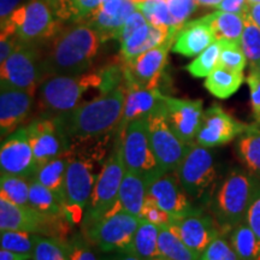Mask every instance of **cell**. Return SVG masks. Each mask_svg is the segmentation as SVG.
<instances>
[{"label": "cell", "instance_id": "obj_1", "mask_svg": "<svg viewBox=\"0 0 260 260\" xmlns=\"http://www.w3.org/2000/svg\"><path fill=\"white\" fill-rule=\"evenodd\" d=\"M125 86L107 94H100L90 102H83L73 111L56 116L71 142H83L109 135L117 130L123 116Z\"/></svg>", "mask_w": 260, "mask_h": 260}, {"label": "cell", "instance_id": "obj_2", "mask_svg": "<svg viewBox=\"0 0 260 260\" xmlns=\"http://www.w3.org/2000/svg\"><path fill=\"white\" fill-rule=\"evenodd\" d=\"M100 42L102 39L95 29L86 23L61 29L46 57L42 58L45 77L87 73L96 57Z\"/></svg>", "mask_w": 260, "mask_h": 260}, {"label": "cell", "instance_id": "obj_3", "mask_svg": "<svg viewBox=\"0 0 260 260\" xmlns=\"http://www.w3.org/2000/svg\"><path fill=\"white\" fill-rule=\"evenodd\" d=\"M259 187V180L248 172L233 170L213 188L209 206L222 233L229 234L234 226L245 222Z\"/></svg>", "mask_w": 260, "mask_h": 260}, {"label": "cell", "instance_id": "obj_4", "mask_svg": "<svg viewBox=\"0 0 260 260\" xmlns=\"http://www.w3.org/2000/svg\"><path fill=\"white\" fill-rule=\"evenodd\" d=\"M100 84L99 71L45 77L38 88V102L42 116L56 117L73 111L83 103L84 94L90 88L99 89Z\"/></svg>", "mask_w": 260, "mask_h": 260}, {"label": "cell", "instance_id": "obj_5", "mask_svg": "<svg viewBox=\"0 0 260 260\" xmlns=\"http://www.w3.org/2000/svg\"><path fill=\"white\" fill-rule=\"evenodd\" d=\"M124 174L125 168L122 158L121 138L117 136L115 148L103 164L92 197L87 205L82 224H81L83 230L102 219L113 209L118 199L119 188H121Z\"/></svg>", "mask_w": 260, "mask_h": 260}, {"label": "cell", "instance_id": "obj_6", "mask_svg": "<svg viewBox=\"0 0 260 260\" xmlns=\"http://www.w3.org/2000/svg\"><path fill=\"white\" fill-rule=\"evenodd\" d=\"M4 23L15 29L19 42L32 46L54 39L61 30L60 19L46 0H29L16 9Z\"/></svg>", "mask_w": 260, "mask_h": 260}, {"label": "cell", "instance_id": "obj_7", "mask_svg": "<svg viewBox=\"0 0 260 260\" xmlns=\"http://www.w3.org/2000/svg\"><path fill=\"white\" fill-rule=\"evenodd\" d=\"M95 157L82 154L74 157L69 152L65 177V211L74 225L82 224L87 205L92 197L99 174L95 172Z\"/></svg>", "mask_w": 260, "mask_h": 260}, {"label": "cell", "instance_id": "obj_8", "mask_svg": "<svg viewBox=\"0 0 260 260\" xmlns=\"http://www.w3.org/2000/svg\"><path fill=\"white\" fill-rule=\"evenodd\" d=\"M118 138H121L122 158L125 171L139 174L147 183L165 174L152 149L147 118L130 122Z\"/></svg>", "mask_w": 260, "mask_h": 260}, {"label": "cell", "instance_id": "obj_9", "mask_svg": "<svg viewBox=\"0 0 260 260\" xmlns=\"http://www.w3.org/2000/svg\"><path fill=\"white\" fill-rule=\"evenodd\" d=\"M176 175L182 188L190 199L200 200L210 198L216 187L217 169L213 153L210 148L198 144L189 149L177 168Z\"/></svg>", "mask_w": 260, "mask_h": 260}, {"label": "cell", "instance_id": "obj_10", "mask_svg": "<svg viewBox=\"0 0 260 260\" xmlns=\"http://www.w3.org/2000/svg\"><path fill=\"white\" fill-rule=\"evenodd\" d=\"M139 217L123 210L112 211L83 230L89 243L104 253L128 251L140 224Z\"/></svg>", "mask_w": 260, "mask_h": 260}, {"label": "cell", "instance_id": "obj_11", "mask_svg": "<svg viewBox=\"0 0 260 260\" xmlns=\"http://www.w3.org/2000/svg\"><path fill=\"white\" fill-rule=\"evenodd\" d=\"M0 65L2 88L24 90L35 95L41 81L45 79L42 58L37 46L32 45L19 42L11 56Z\"/></svg>", "mask_w": 260, "mask_h": 260}, {"label": "cell", "instance_id": "obj_12", "mask_svg": "<svg viewBox=\"0 0 260 260\" xmlns=\"http://www.w3.org/2000/svg\"><path fill=\"white\" fill-rule=\"evenodd\" d=\"M38 168L70 151V141L56 117L41 116L24 126Z\"/></svg>", "mask_w": 260, "mask_h": 260}, {"label": "cell", "instance_id": "obj_13", "mask_svg": "<svg viewBox=\"0 0 260 260\" xmlns=\"http://www.w3.org/2000/svg\"><path fill=\"white\" fill-rule=\"evenodd\" d=\"M147 123L149 141L159 165L165 172H176L189 146L184 144L169 126L162 115V106L147 117Z\"/></svg>", "mask_w": 260, "mask_h": 260}, {"label": "cell", "instance_id": "obj_14", "mask_svg": "<svg viewBox=\"0 0 260 260\" xmlns=\"http://www.w3.org/2000/svg\"><path fill=\"white\" fill-rule=\"evenodd\" d=\"M177 32H172L164 44L146 51L135 59L123 63L124 82L148 89H159V83L168 61L169 50L172 48Z\"/></svg>", "mask_w": 260, "mask_h": 260}, {"label": "cell", "instance_id": "obj_15", "mask_svg": "<svg viewBox=\"0 0 260 260\" xmlns=\"http://www.w3.org/2000/svg\"><path fill=\"white\" fill-rule=\"evenodd\" d=\"M162 115L169 126L184 144H195L204 116L203 100L177 99L164 94Z\"/></svg>", "mask_w": 260, "mask_h": 260}, {"label": "cell", "instance_id": "obj_16", "mask_svg": "<svg viewBox=\"0 0 260 260\" xmlns=\"http://www.w3.org/2000/svg\"><path fill=\"white\" fill-rule=\"evenodd\" d=\"M37 170L38 165L32 153L30 141L23 126L10 134L2 142L0 171L2 174L32 180Z\"/></svg>", "mask_w": 260, "mask_h": 260}, {"label": "cell", "instance_id": "obj_17", "mask_svg": "<svg viewBox=\"0 0 260 260\" xmlns=\"http://www.w3.org/2000/svg\"><path fill=\"white\" fill-rule=\"evenodd\" d=\"M246 126L247 124L236 121L232 115L224 111L218 104H212L204 111L195 144L207 148L229 144L243 133Z\"/></svg>", "mask_w": 260, "mask_h": 260}, {"label": "cell", "instance_id": "obj_18", "mask_svg": "<svg viewBox=\"0 0 260 260\" xmlns=\"http://www.w3.org/2000/svg\"><path fill=\"white\" fill-rule=\"evenodd\" d=\"M171 226L199 258L210 243L222 233L213 216L199 209H194L186 216L175 219Z\"/></svg>", "mask_w": 260, "mask_h": 260}, {"label": "cell", "instance_id": "obj_19", "mask_svg": "<svg viewBox=\"0 0 260 260\" xmlns=\"http://www.w3.org/2000/svg\"><path fill=\"white\" fill-rule=\"evenodd\" d=\"M147 198L168 212L175 219L186 216L194 210L188 195L182 188L178 177L172 172H165L161 176L147 183Z\"/></svg>", "mask_w": 260, "mask_h": 260}, {"label": "cell", "instance_id": "obj_20", "mask_svg": "<svg viewBox=\"0 0 260 260\" xmlns=\"http://www.w3.org/2000/svg\"><path fill=\"white\" fill-rule=\"evenodd\" d=\"M135 10L136 6L133 0H109L99 6L86 24L95 29L102 42L110 39L118 40L126 19Z\"/></svg>", "mask_w": 260, "mask_h": 260}, {"label": "cell", "instance_id": "obj_21", "mask_svg": "<svg viewBox=\"0 0 260 260\" xmlns=\"http://www.w3.org/2000/svg\"><path fill=\"white\" fill-rule=\"evenodd\" d=\"M125 86V103L124 110L118 128L117 136L123 133L130 122L136 119L147 118L152 113L161 109L164 103V94L159 89H148L136 86L134 83H126Z\"/></svg>", "mask_w": 260, "mask_h": 260}, {"label": "cell", "instance_id": "obj_22", "mask_svg": "<svg viewBox=\"0 0 260 260\" xmlns=\"http://www.w3.org/2000/svg\"><path fill=\"white\" fill-rule=\"evenodd\" d=\"M34 94L24 90L2 88L0 92V134L8 138L19 129L31 113Z\"/></svg>", "mask_w": 260, "mask_h": 260}, {"label": "cell", "instance_id": "obj_23", "mask_svg": "<svg viewBox=\"0 0 260 260\" xmlns=\"http://www.w3.org/2000/svg\"><path fill=\"white\" fill-rule=\"evenodd\" d=\"M175 28L157 27L151 23H146L133 32L126 40L121 42V58L123 63L135 59L140 54L164 44L172 32H177Z\"/></svg>", "mask_w": 260, "mask_h": 260}, {"label": "cell", "instance_id": "obj_24", "mask_svg": "<svg viewBox=\"0 0 260 260\" xmlns=\"http://www.w3.org/2000/svg\"><path fill=\"white\" fill-rule=\"evenodd\" d=\"M216 41L210 25L204 18L187 22L180 28L172 45V52L186 57L199 56Z\"/></svg>", "mask_w": 260, "mask_h": 260}, {"label": "cell", "instance_id": "obj_25", "mask_svg": "<svg viewBox=\"0 0 260 260\" xmlns=\"http://www.w3.org/2000/svg\"><path fill=\"white\" fill-rule=\"evenodd\" d=\"M146 197H147V181L139 174L125 171L121 188H119L118 199L110 212L123 210L141 218Z\"/></svg>", "mask_w": 260, "mask_h": 260}, {"label": "cell", "instance_id": "obj_26", "mask_svg": "<svg viewBox=\"0 0 260 260\" xmlns=\"http://www.w3.org/2000/svg\"><path fill=\"white\" fill-rule=\"evenodd\" d=\"M236 157L249 175L260 181V125L258 123L247 124L236 138Z\"/></svg>", "mask_w": 260, "mask_h": 260}, {"label": "cell", "instance_id": "obj_27", "mask_svg": "<svg viewBox=\"0 0 260 260\" xmlns=\"http://www.w3.org/2000/svg\"><path fill=\"white\" fill-rule=\"evenodd\" d=\"M29 206L45 217L57 222H71L63 204L52 191L37 180H30Z\"/></svg>", "mask_w": 260, "mask_h": 260}, {"label": "cell", "instance_id": "obj_28", "mask_svg": "<svg viewBox=\"0 0 260 260\" xmlns=\"http://www.w3.org/2000/svg\"><path fill=\"white\" fill-rule=\"evenodd\" d=\"M70 152V151H69ZM69 152L46 162L38 168L34 175V180L40 182L42 186L48 188L59 199L65 207V177H67Z\"/></svg>", "mask_w": 260, "mask_h": 260}, {"label": "cell", "instance_id": "obj_29", "mask_svg": "<svg viewBox=\"0 0 260 260\" xmlns=\"http://www.w3.org/2000/svg\"><path fill=\"white\" fill-rule=\"evenodd\" d=\"M203 18L210 25L216 41L228 40L240 42L241 40L243 27H245V18L242 15L217 10Z\"/></svg>", "mask_w": 260, "mask_h": 260}, {"label": "cell", "instance_id": "obj_30", "mask_svg": "<svg viewBox=\"0 0 260 260\" xmlns=\"http://www.w3.org/2000/svg\"><path fill=\"white\" fill-rule=\"evenodd\" d=\"M158 239L159 226L141 218L128 251L140 260H160L162 258L159 253Z\"/></svg>", "mask_w": 260, "mask_h": 260}, {"label": "cell", "instance_id": "obj_31", "mask_svg": "<svg viewBox=\"0 0 260 260\" xmlns=\"http://www.w3.org/2000/svg\"><path fill=\"white\" fill-rule=\"evenodd\" d=\"M243 81V73L217 67L205 80V88L218 99H228L239 90Z\"/></svg>", "mask_w": 260, "mask_h": 260}, {"label": "cell", "instance_id": "obj_32", "mask_svg": "<svg viewBox=\"0 0 260 260\" xmlns=\"http://www.w3.org/2000/svg\"><path fill=\"white\" fill-rule=\"evenodd\" d=\"M158 247L160 256L165 260H199L171 225L159 226Z\"/></svg>", "mask_w": 260, "mask_h": 260}, {"label": "cell", "instance_id": "obj_33", "mask_svg": "<svg viewBox=\"0 0 260 260\" xmlns=\"http://www.w3.org/2000/svg\"><path fill=\"white\" fill-rule=\"evenodd\" d=\"M229 235L240 260H260V242L246 220L234 226Z\"/></svg>", "mask_w": 260, "mask_h": 260}, {"label": "cell", "instance_id": "obj_34", "mask_svg": "<svg viewBox=\"0 0 260 260\" xmlns=\"http://www.w3.org/2000/svg\"><path fill=\"white\" fill-rule=\"evenodd\" d=\"M29 190H30L29 178L2 174L0 197H4L19 206H29Z\"/></svg>", "mask_w": 260, "mask_h": 260}, {"label": "cell", "instance_id": "obj_35", "mask_svg": "<svg viewBox=\"0 0 260 260\" xmlns=\"http://www.w3.org/2000/svg\"><path fill=\"white\" fill-rule=\"evenodd\" d=\"M31 260H69L65 240L35 234Z\"/></svg>", "mask_w": 260, "mask_h": 260}, {"label": "cell", "instance_id": "obj_36", "mask_svg": "<svg viewBox=\"0 0 260 260\" xmlns=\"http://www.w3.org/2000/svg\"><path fill=\"white\" fill-rule=\"evenodd\" d=\"M222 44L220 41H214L206 50L201 52L199 56L186 67V70L193 77H207L212 71L218 67Z\"/></svg>", "mask_w": 260, "mask_h": 260}, {"label": "cell", "instance_id": "obj_37", "mask_svg": "<svg viewBox=\"0 0 260 260\" xmlns=\"http://www.w3.org/2000/svg\"><path fill=\"white\" fill-rule=\"evenodd\" d=\"M0 246L3 249L32 255L35 246V234L21 230H2L0 232Z\"/></svg>", "mask_w": 260, "mask_h": 260}, {"label": "cell", "instance_id": "obj_38", "mask_svg": "<svg viewBox=\"0 0 260 260\" xmlns=\"http://www.w3.org/2000/svg\"><path fill=\"white\" fill-rule=\"evenodd\" d=\"M135 6L139 11L144 14L148 23L157 25V27L165 25V27L174 28L168 0H144L142 3L135 4Z\"/></svg>", "mask_w": 260, "mask_h": 260}, {"label": "cell", "instance_id": "obj_39", "mask_svg": "<svg viewBox=\"0 0 260 260\" xmlns=\"http://www.w3.org/2000/svg\"><path fill=\"white\" fill-rule=\"evenodd\" d=\"M243 18H245V27H243L240 45L247 60L251 65H255L260 61V27L248 17L243 16Z\"/></svg>", "mask_w": 260, "mask_h": 260}, {"label": "cell", "instance_id": "obj_40", "mask_svg": "<svg viewBox=\"0 0 260 260\" xmlns=\"http://www.w3.org/2000/svg\"><path fill=\"white\" fill-rule=\"evenodd\" d=\"M220 44H222V51H220L218 67L243 73L248 60L243 53L240 42L220 40Z\"/></svg>", "mask_w": 260, "mask_h": 260}, {"label": "cell", "instance_id": "obj_41", "mask_svg": "<svg viewBox=\"0 0 260 260\" xmlns=\"http://www.w3.org/2000/svg\"><path fill=\"white\" fill-rule=\"evenodd\" d=\"M199 260H240L225 234L220 233L200 255Z\"/></svg>", "mask_w": 260, "mask_h": 260}, {"label": "cell", "instance_id": "obj_42", "mask_svg": "<svg viewBox=\"0 0 260 260\" xmlns=\"http://www.w3.org/2000/svg\"><path fill=\"white\" fill-rule=\"evenodd\" d=\"M168 4L172 18V27L178 30L182 25L187 23L186 21L190 17V15L198 6L195 0H170L168 2Z\"/></svg>", "mask_w": 260, "mask_h": 260}, {"label": "cell", "instance_id": "obj_43", "mask_svg": "<svg viewBox=\"0 0 260 260\" xmlns=\"http://www.w3.org/2000/svg\"><path fill=\"white\" fill-rule=\"evenodd\" d=\"M68 258L69 260H99L90 248L86 237L75 236L70 240H65Z\"/></svg>", "mask_w": 260, "mask_h": 260}, {"label": "cell", "instance_id": "obj_44", "mask_svg": "<svg viewBox=\"0 0 260 260\" xmlns=\"http://www.w3.org/2000/svg\"><path fill=\"white\" fill-rule=\"evenodd\" d=\"M141 218L158 226L171 225L175 222L174 217L165 212L164 210H161L153 200H151L147 197H146L144 209L141 212Z\"/></svg>", "mask_w": 260, "mask_h": 260}, {"label": "cell", "instance_id": "obj_45", "mask_svg": "<svg viewBox=\"0 0 260 260\" xmlns=\"http://www.w3.org/2000/svg\"><path fill=\"white\" fill-rule=\"evenodd\" d=\"M249 92H251V105L253 118L260 125V71L251 67L248 76H247Z\"/></svg>", "mask_w": 260, "mask_h": 260}, {"label": "cell", "instance_id": "obj_46", "mask_svg": "<svg viewBox=\"0 0 260 260\" xmlns=\"http://www.w3.org/2000/svg\"><path fill=\"white\" fill-rule=\"evenodd\" d=\"M246 222L251 226L253 233L255 234V236L258 237L260 242V187L256 190L251 203V206L248 209V212H247Z\"/></svg>", "mask_w": 260, "mask_h": 260}, {"label": "cell", "instance_id": "obj_47", "mask_svg": "<svg viewBox=\"0 0 260 260\" xmlns=\"http://www.w3.org/2000/svg\"><path fill=\"white\" fill-rule=\"evenodd\" d=\"M146 23H148V22L144 16V14L136 9L135 11L130 15V17L126 19L124 27L122 28L121 34H119L118 41L122 42V41L126 40V39H128L130 35L133 34V32H134L135 30H138L140 27H142V25H145Z\"/></svg>", "mask_w": 260, "mask_h": 260}, {"label": "cell", "instance_id": "obj_48", "mask_svg": "<svg viewBox=\"0 0 260 260\" xmlns=\"http://www.w3.org/2000/svg\"><path fill=\"white\" fill-rule=\"evenodd\" d=\"M73 3L76 17L88 19L103 4V0H73Z\"/></svg>", "mask_w": 260, "mask_h": 260}, {"label": "cell", "instance_id": "obj_49", "mask_svg": "<svg viewBox=\"0 0 260 260\" xmlns=\"http://www.w3.org/2000/svg\"><path fill=\"white\" fill-rule=\"evenodd\" d=\"M46 2L52 6L60 21L76 17L73 0H46Z\"/></svg>", "mask_w": 260, "mask_h": 260}, {"label": "cell", "instance_id": "obj_50", "mask_svg": "<svg viewBox=\"0 0 260 260\" xmlns=\"http://www.w3.org/2000/svg\"><path fill=\"white\" fill-rule=\"evenodd\" d=\"M248 4V0H222V3L216 9L219 10V11L243 15Z\"/></svg>", "mask_w": 260, "mask_h": 260}, {"label": "cell", "instance_id": "obj_51", "mask_svg": "<svg viewBox=\"0 0 260 260\" xmlns=\"http://www.w3.org/2000/svg\"><path fill=\"white\" fill-rule=\"evenodd\" d=\"M21 0H0V19L2 23L8 21L12 12L15 11Z\"/></svg>", "mask_w": 260, "mask_h": 260}, {"label": "cell", "instance_id": "obj_52", "mask_svg": "<svg viewBox=\"0 0 260 260\" xmlns=\"http://www.w3.org/2000/svg\"><path fill=\"white\" fill-rule=\"evenodd\" d=\"M99 260H140V259L129 251H118V252H111V254L104 255L103 258H100Z\"/></svg>", "mask_w": 260, "mask_h": 260}, {"label": "cell", "instance_id": "obj_53", "mask_svg": "<svg viewBox=\"0 0 260 260\" xmlns=\"http://www.w3.org/2000/svg\"><path fill=\"white\" fill-rule=\"evenodd\" d=\"M242 16L248 17L252 22H254L258 27H260V4H252V3H249L245 14Z\"/></svg>", "mask_w": 260, "mask_h": 260}, {"label": "cell", "instance_id": "obj_54", "mask_svg": "<svg viewBox=\"0 0 260 260\" xmlns=\"http://www.w3.org/2000/svg\"><path fill=\"white\" fill-rule=\"evenodd\" d=\"M31 255L19 254L8 249H0V260H30Z\"/></svg>", "mask_w": 260, "mask_h": 260}, {"label": "cell", "instance_id": "obj_55", "mask_svg": "<svg viewBox=\"0 0 260 260\" xmlns=\"http://www.w3.org/2000/svg\"><path fill=\"white\" fill-rule=\"evenodd\" d=\"M197 2L198 5H201V6H210V8H217L220 3H222V0H195Z\"/></svg>", "mask_w": 260, "mask_h": 260}, {"label": "cell", "instance_id": "obj_56", "mask_svg": "<svg viewBox=\"0 0 260 260\" xmlns=\"http://www.w3.org/2000/svg\"><path fill=\"white\" fill-rule=\"evenodd\" d=\"M248 2L252 4H260V0H248Z\"/></svg>", "mask_w": 260, "mask_h": 260}, {"label": "cell", "instance_id": "obj_57", "mask_svg": "<svg viewBox=\"0 0 260 260\" xmlns=\"http://www.w3.org/2000/svg\"><path fill=\"white\" fill-rule=\"evenodd\" d=\"M105 2H109V0H103V3H105Z\"/></svg>", "mask_w": 260, "mask_h": 260}, {"label": "cell", "instance_id": "obj_58", "mask_svg": "<svg viewBox=\"0 0 260 260\" xmlns=\"http://www.w3.org/2000/svg\"><path fill=\"white\" fill-rule=\"evenodd\" d=\"M160 260H165V259H160Z\"/></svg>", "mask_w": 260, "mask_h": 260}, {"label": "cell", "instance_id": "obj_59", "mask_svg": "<svg viewBox=\"0 0 260 260\" xmlns=\"http://www.w3.org/2000/svg\"><path fill=\"white\" fill-rule=\"evenodd\" d=\"M168 2H170V0H168Z\"/></svg>", "mask_w": 260, "mask_h": 260}]
</instances>
